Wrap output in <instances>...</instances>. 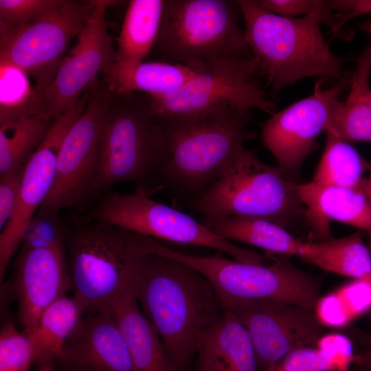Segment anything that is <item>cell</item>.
Listing matches in <instances>:
<instances>
[{
	"label": "cell",
	"instance_id": "obj_1",
	"mask_svg": "<svg viewBox=\"0 0 371 371\" xmlns=\"http://www.w3.org/2000/svg\"><path fill=\"white\" fill-rule=\"evenodd\" d=\"M138 304L179 371L197 352L198 336L224 309L207 278L176 259L152 254L139 277Z\"/></svg>",
	"mask_w": 371,
	"mask_h": 371
},
{
	"label": "cell",
	"instance_id": "obj_2",
	"mask_svg": "<svg viewBox=\"0 0 371 371\" xmlns=\"http://www.w3.org/2000/svg\"><path fill=\"white\" fill-rule=\"evenodd\" d=\"M245 23V39L272 91L308 77L342 80L341 59L329 48L320 23L331 30L335 14L322 1L311 14L286 18L268 12L254 0L237 1Z\"/></svg>",
	"mask_w": 371,
	"mask_h": 371
},
{
	"label": "cell",
	"instance_id": "obj_3",
	"mask_svg": "<svg viewBox=\"0 0 371 371\" xmlns=\"http://www.w3.org/2000/svg\"><path fill=\"white\" fill-rule=\"evenodd\" d=\"M152 240L96 221L67 230L71 288L87 311H109L116 300L137 291L146 260L153 254Z\"/></svg>",
	"mask_w": 371,
	"mask_h": 371
},
{
	"label": "cell",
	"instance_id": "obj_4",
	"mask_svg": "<svg viewBox=\"0 0 371 371\" xmlns=\"http://www.w3.org/2000/svg\"><path fill=\"white\" fill-rule=\"evenodd\" d=\"M159 119L165 146L157 178L190 199L217 180L245 143L256 137L248 128L251 116L236 112Z\"/></svg>",
	"mask_w": 371,
	"mask_h": 371
},
{
	"label": "cell",
	"instance_id": "obj_5",
	"mask_svg": "<svg viewBox=\"0 0 371 371\" xmlns=\"http://www.w3.org/2000/svg\"><path fill=\"white\" fill-rule=\"evenodd\" d=\"M164 146V126L150 96L112 92L101 124L98 165L89 196L104 192L117 183L144 185L157 177Z\"/></svg>",
	"mask_w": 371,
	"mask_h": 371
},
{
	"label": "cell",
	"instance_id": "obj_6",
	"mask_svg": "<svg viewBox=\"0 0 371 371\" xmlns=\"http://www.w3.org/2000/svg\"><path fill=\"white\" fill-rule=\"evenodd\" d=\"M237 1L165 0L150 54L196 71L219 61L253 56L239 24Z\"/></svg>",
	"mask_w": 371,
	"mask_h": 371
},
{
	"label": "cell",
	"instance_id": "obj_7",
	"mask_svg": "<svg viewBox=\"0 0 371 371\" xmlns=\"http://www.w3.org/2000/svg\"><path fill=\"white\" fill-rule=\"evenodd\" d=\"M297 185L245 147L225 172L186 207L203 217L260 218L286 229L305 219Z\"/></svg>",
	"mask_w": 371,
	"mask_h": 371
},
{
	"label": "cell",
	"instance_id": "obj_8",
	"mask_svg": "<svg viewBox=\"0 0 371 371\" xmlns=\"http://www.w3.org/2000/svg\"><path fill=\"white\" fill-rule=\"evenodd\" d=\"M153 253L181 261L203 275L224 310L260 300H277L314 310L320 296L317 278L302 271L285 258L269 265L228 259L216 251L205 256L184 254L153 241Z\"/></svg>",
	"mask_w": 371,
	"mask_h": 371
},
{
	"label": "cell",
	"instance_id": "obj_9",
	"mask_svg": "<svg viewBox=\"0 0 371 371\" xmlns=\"http://www.w3.org/2000/svg\"><path fill=\"white\" fill-rule=\"evenodd\" d=\"M259 64L254 56L205 65L181 88L161 96H150L161 118L189 117L236 112L251 116L252 109L273 114L276 104L269 99L258 79Z\"/></svg>",
	"mask_w": 371,
	"mask_h": 371
},
{
	"label": "cell",
	"instance_id": "obj_10",
	"mask_svg": "<svg viewBox=\"0 0 371 371\" xmlns=\"http://www.w3.org/2000/svg\"><path fill=\"white\" fill-rule=\"evenodd\" d=\"M90 217L154 239L209 247L240 262L265 265L268 258L234 245L192 216L150 199L142 184L131 194L106 193L91 211Z\"/></svg>",
	"mask_w": 371,
	"mask_h": 371
},
{
	"label": "cell",
	"instance_id": "obj_11",
	"mask_svg": "<svg viewBox=\"0 0 371 371\" xmlns=\"http://www.w3.org/2000/svg\"><path fill=\"white\" fill-rule=\"evenodd\" d=\"M93 9L92 0H60L45 16L0 34V65L14 66L34 78V90L38 93L53 79Z\"/></svg>",
	"mask_w": 371,
	"mask_h": 371
},
{
	"label": "cell",
	"instance_id": "obj_12",
	"mask_svg": "<svg viewBox=\"0 0 371 371\" xmlns=\"http://www.w3.org/2000/svg\"><path fill=\"white\" fill-rule=\"evenodd\" d=\"M87 88L85 108L64 138L53 186L37 212L59 214L89 196L98 165L101 124L112 91L100 75Z\"/></svg>",
	"mask_w": 371,
	"mask_h": 371
},
{
	"label": "cell",
	"instance_id": "obj_13",
	"mask_svg": "<svg viewBox=\"0 0 371 371\" xmlns=\"http://www.w3.org/2000/svg\"><path fill=\"white\" fill-rule=\"evenodd\" d=\"M95 0L93 13L75 44L58 65L50 83L36 94L35 117L55 121L81 97L102 71L117 60L105 19L109 5Z\"/></svg>",
	"mask_w": 371,
	"mask_h": 371
},
{
	"label": "cell",
	"instance_id": "obj_14",
	"mask_svg": "<svg viewBox=\"0 0 371 371\" xmlns=\"http://www.w3.org/2000/svg\"><path fill=\"white\" fill-rule=\"evenodd\" d=\"M323 81L317 80L311 95L275 112L262 125L261 142L288 178L299 174L304 159L315 147L317 137L326 131L341 103L339 98L346 85L344 80L328 89H322Z\"/></svg>",
	"mask_w": 371,
	"mask_h": 371
},
{
	"label": "cell",
	"instance_id": "obj_15",
	"mask_svg": "<svg viewBox=\"0 0 371 371\" xmlns=\"http://www.w3.org/2000/svg\"><path fill=\"white\" fill-rule=\"evenodd\" d=\"M232 311L251 338L260 371H267L291 351L316 346L324 335L314 310L277 300L242 302Z\"/></svg>",
	"mask_w": 371,
	"mask_h": 371
},
{
	"label": "cell",
	"instance_id": "obj_16",
	"mask_svg": "<svg viewBox=\"0 0 371 371\" xmlns=\"http://www.w3.org/2000/svg\"><path fill=\"white\" fill-rule=\"evenodd\" d=\"M87 92L86 89L79 100L56 120L44 141L24 166L16 207L0 234L1 280L21 245L26 227L52 189L62 143L71 126L83 112Z\"/></svg>",
	"mask_w": 371,
	"mask_h": 371
},
{
	"label": "cell",
	"instance_id": "obj_17",
	"mask_svg": "<svg viewBox=\"0 0 371 371\" xmlns=\"http://www.w3.org/2000/svg\"><path fill=\"white\" fill-rule=\"evenodd\" d=\"M65 248L21 249L16 261L14 292L23 330L34 326L71 287Z\"/></svg>",
	"mask_w": 371,
	"mask_h": 371
},
{
	"label": "cell",
	"instance_id": "obj_18",
	"mask_svg": "<svg viewBox=\"0 0 371 371\" xmlns=\"http://www.w3.org/2000/svg\"><path fill=\"white\" fill-rule=\"evenodd\" d=\"M54 360L58 371H133L111 311L84 316Z\"/></svg>",
	"mask_w": 371,
	"mask_h": 371
},
{
	"label": "cell",
	"instance_id": "obj_19",
	"mask_svg": "<svg viewBox=\"0 0 371 371\" xmlns=\"http://www.w3.org/2000/svg\"><path fill=\"white\" fill-rule=\"evenodd\" d=\"M305 207V220L319 241L330 238L329 221L371 232V201L357 187L321 186L311 181L297 185Z\"/></svg>",
	"mask_w": 371,
	"mask_h": 371
},
{
	"label": "cell",
	"instance_id": "obj_20",
	"mask_svg": "<svg viewBox=\"0 0 371 371\" xmlns=\"http://www.w3.org/2000/svg\"><path fill=\"white\" fill-rule=\"evenodd\" d=\"M196 365L207 371H260L247 328L231 311L198 336Z\"/></svg>",
	"mask_w": 371,
	"mask_h": 371
},
{
	"label": "cell",
	"instance_id": "obj_21",
	"mask_svg": "<svg viewBox=\"0 0 371 371\" xmlns=\"http://www.w3.org/2000/svg\"><path fill=\"white\" fill-rule=\"evenodd\" d=\"M202 218L201 223L214 234L230 242L260 247L268 254L295 256L313 265L315 262V242H304L270 221L246 216Z\"/></svg>",
	"mask_w": 371,
	"mask_h": 371
},
{
	"label": "cell",
	"instance_id": "obj_22",
	"mask_svg": "<svg viewBox=\"0 0 371 371\" xmlns=\"http://www.w3.org/2000/svg\"><path fill=\"white\" fill-rule=\"evenodd\" d=\"M128 348L133 371H179L161 337L142 311L136 291L111 306Z\"/></svg>",
	"mask_w": 371,
	"mask_h": 371
},
{
	"label": "cell",
	"instance_id": "obj_23",
	"mask_svg": "<svg viewBox=\"0 0 371 371\" xmlns=\"http://www.w3.org/2000/svg\"><path fill=\"white\" fill-rule=\"evenodd\" d=\"M196 74L183 65L150 60L133 64L115 62L100 74L112 92L161 96L177 91Z\"/></svg>",
	"mask_w": 371,
	"mask_h": 371
},
{
	"label": "cell",
	"instance_id": "obj_24",
	"mask_svg": "<svg viewBox=\"0 0 371 371\" xmlns=\"http://www.w3.org/2000/svg\"><path fill=\"white\" fill-rule=\"evenodd\" d=\"M370 72L371 45L359 57L349 93L334 112L326 132L348 142H371V107L365 96Z\"/></svg>",
	"mask_w": 371,
	"mask_h": 371
},
{
	"label": "cell",
	"instance_id": "obj_25",
	"mask_svg": "<svg viewBox=\"0 0 371 371\" xmlns=\"http://www.w3.org/2000/svg\"><path fill=\"white\" fill-rule=\"evenodd\" d=\"M165 0H131L117 39V60L137 63L151 54L161 27Z\"/></svg>",
	"mask_w": 371,
	"mask_h": 371
},
{
	"label": "cell",
	"instance_id": "obj_26",
	"mask_svg": "<svg viewBox=\"0 0 371 371\" xmlns=\"http://www.w3.org/2000/svg\"><path fill=\"white\" fill-rule=\"evenodd\" d=\"M87 312L76 295H67L49 306L30 328L23 333L30 341L36 363L55 359Z\"/></svg>",
	"mask_w": 371,
	"mask_h": 371
},
{
	"label": "cell",
	"instance_id": "obj_27",
	"mask_svg": "<svg viewBox=\"0 0 371 371\" xmlns=\"http://www.w3.org/2000/svg\"><path fill=\"white\" fill-rule=\"evenodd\" d=\"M55 121L25 117L0 125V177L24 167Z\"/></svg>",
	"mask_w": 371,
	"mask_h": 371
},
{
	"label": "cell",
	"instance_id": "obj_28",
	"mask_svg": "<svg viewBox=\"0 0 371 371\" xmlns=\"http://www.w3.org/2000/svg\"><path fill=\"white\" fill-rule=\"evenodd\" d=\"M368 162L348 142L326 132L325 148L312 183L321 186L357 188Z\"/></svg>",
	"mask_w": 371,
	"mask_h": 371
},
{
	"label": "cell",
	"instance_id": "obj_29",
	"mask_svg": "<svg viewBox=\"0 0 371 371\" xmlns=\"http://www.w3.org/2000/svg\"><path fill=\"white\" fill-rule=\"evenodd\" d=\"M371 310V278L352 279L320 297L314 308L321 324L340 328Z\"/></svg>",
	"mask_w": 371,
	"mask_h": 371
},
{
	"label": "cell",
	"instance_id": "obj_30",
	"mask_svg": "<svg viewBox=\"0 0 371 371\" xmlns=\"http://www.w3.org/2000/svg\"><path fill=\"white\" fill-rule=\"evenodd\" d=\"M317 242L322 256L319 268L352 279L371 278V251L359 232Z\"/></svg>",
	"mask_w": 371,
	"mask_h": 371
},
{
	"label": "cell",
	"instance_id": "obj_31",
	"mask_svg": "<svg viewBox=\"0 0 371 371\" xmlns=\"http://www.w3.org/2000/svg\"><path fill=\"white\" fill-rule=\"evenodd\" d=\"M0 125L13 120L34 117L36 93L29 76L14 66L0 65Z\"/></svg>",
	"mask_w": 371,
	"mask_h": 371
},
{
	"label": "cell",
	"instance_id": "obj_32",
	"mask_svg": "<svg viewBox=\"0 0 371 371\" xmlns=\"http://www.w3.org/2000/svg\"><path fill=\"white\" fill-rule=\"evenodd\" d=\"M36 363L33 347L14 324L5 322L0 330V371H28Z\"/></svg>",
	"mask_w": 371,
	"mask_h": 371
},
{
	"label": "cell",
	"instance_id": "obj_33",
	"mask_svg": "<svg viewBox=\"0 0 371 371\" xmlns=\"http://www.w3.org/2000/svg\"><path fill=\"white\" fill-rule=\"evenodd\" d=\"M67 234L58 214L37 212L23 234L21 249L65 247Z\"/></svg>",
	"mask_w": 371,
	"mask_h": 371
},
{
	"label": "cell",
	"instance_id": "obj_34",
	"mask_svg": "<svg viewBox=\"0 0 371 371\" xmlns=\"http://www.w3.org/2000/svg\"><path fill=\"white\" fill-rule=\"evenodd\" d=\"M60 0H0V34L31 23L53 10Z\"/></svg>",
	"mask_w": 371,
	"mask_h": 371
},
{
	"label": "cell",
	"instance_id": "obj_35",
	"mask_svg": "<svg viewBox=\"0 0 371 371\" xmlns=\"http://www.w3.org/2000/svg\"><path fill=\"white\" fill-rule=\"evenodd\" d=\"M321 346L295 349L267 371H340L336 359Z\"/></svg>",
	"mask_w": 371,
	"mask_h": 371
},
{
	"label": "cell",
	"instance_id": "obj_36",
	"mask_svg": "<svg viewBox=\"0 0 371 371\" xmlns=\"http://www.w3.org/2000/svg\"><path fill=\"white\" fill-rule=\"evenodd\" d=\"M24 167L0 177V228L1 231L12 217L19 197Z\"/></svg>",
	"mask_w": 371,
	"mask_h": 371
},
{
	"label": "cell",
	"instance_id": "obj_37",
	"mask_svg": "<svg viewBox=\"0 0 371 371\" xmlns=\"http://www.w3.org/2000/svg\"><path fill=\"white\" fill-rule=\"evenodd\" d=\"M262 9L286 17L295 18L302 15L308 16L313 13L321 4L322 1L315 0H254Z\"/></svg>",
	"mask_w": 371,
	"mask_h": 371
},
{
	"label": "cell",
	"instance_id": "obj_38",
	"mask_svg": "<svg viewBox=\"0 0 371 371\" xmlns=\"http://www.w3.org/2000/svg\"><path fill=\"white\" fill-rule=\"evenodd\" d=\"M330 9L338 11L335 14L337 25L334 34L341 30L342 25L359 15L371 12V1H328Z\"/></svg>",
	"mask_w": 371,
	"mask_h": 371
},
{
	"label": "cell",
	"instance_id": "obj_39",
	"mask_svg": "<svg viewBox=\"0 0 371 371\" xmlns=\"http://www.w3.org/2000/svg\"><path fill=\"white\" fill-rule=\"evenodd\" d=\"M357 355L355 363L371 370V349L362 350Z\"/></svg>",
	"mask_w": 371,
	"mask_h": 371
},
{
	"label": "cell",
	"instance_id": "obj_40",
	"mask_svg": "<svg viewBox=\"0 0 371 371\" xmlns=\"http://www.w3.org/2000/svg\"><path fill=\"white\" fill-rule=\"evenodd\" d=\"M357 188L362 191L371 201V175L363 177Z\"/></svg>",
	"mask_w": 371,
	"mask_h": 371
},
{
	"label": "cell",
	"instance_id": "obj_41",
	"mask_svg": "<svg viewBox=\"0 0 371 371\" xmlns=\"http://www.w3.org/2000/svg\"><path fill=\"white\" fill-rule=\"evenodd\" d=\"M38 365L37 371H58L54 359L44 361Z\"/></svg>",
	"mask_w": 371,
	"mask_h": 371
},
{
	"label": "cell",
	"instance_id": "obj_42",
	"mask_svg": "<svg viewBox=\"0 0 371 371\" xmlns=\"http://www.w3.org/2000/svg\"><path fill=\"white\" fill-rule=\"evenodd\" d=\"M360 27L361 30L368 33L371 38V17L361 23Z\"/></svg>",
	"mask_w": 371,
	"mask_h": 371
},
{
	"label": "cell",
	"instance_id": "obj_43",
	"mask_svg": "<svg viewBox=\"0 0 371 371\" xmlns=\"http://www.w3.org/2000/svg\"><path fill=\"white\" fill-rule=\"evenodd\" d=\"M366 102L371 107V88L370 86H368L366 90L365 93Z\"/></svg>",
	"mask_w": 371,
	"mask_h": 371
},
{
	"label": "cell",
	"instance_id": "obj_44",
	"mask_svg": "<svg viewBox=\"0 0 371 371\" xmlns=\"http://www.w3.org/2000/svg\"><path fill=\"white\" fill-rule=\"evenodd\" d=\"M352 371H371V370L360 364L355 363V366L353 368H352Z\"/></svg>",
	"mask_w": 371,
	"mask_h": 371
},
{
	"label": "cell",
	"instance_id": "obj_45",
	"mask_svg": "<svg viewBox=\"0 0 371 371\" xmlns=\"http://www.w3.org/2000/svg\"><path fill=\"white\" fill-rule=\"evenodd\" d=\"M368 247L371 251V232L368 233Z\"/></svg>",
	"mask_w": 371,
	"mask_h": 371
},
{
	"label": "cell",
	"instance_id": "obj_46",
	"mask_svg": "<svg viewBox=\"0 0 371 371\" xmlns=\"http://www.w3.org/2000/svg\"><path fill=\"white\" fill-rule=\"evenodd\" d=\"M195 371H207V370L204 369L203 368L196 365Z\"/></svg>",
	"mask_w": 371,
	"mask_h": 371
},
{
	"label": "cell",
	"instance_id": "obj_47",
	"mask_svg": "<svg viewBox=\"0 0 371 371\" xmlns=\"http://www.w3.org/2000/svg\"><path fill=\"white\" fill-rule=\"evenodd\" d=\"M370 170H371V163H370Z\"/></svg>",
	"mask_w": 371,
	"mask_h": 371
},
{
	"label": "cell",
	"instance_id": "obj_48",
	"mask_svg": "<svg viewBox=\"0 0 371 371\" xmlns=\"http://www.w3.org/2000/svg\"><path fill=\"white\" fill-rule=\"evenodd\" d=\"M370 313H371V310H370Z\"/></svg>",
	"mask_w": 371,
	"mask_h": 371
}]
</instances>
